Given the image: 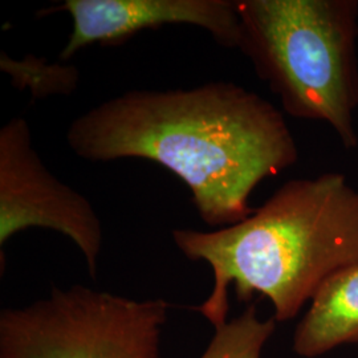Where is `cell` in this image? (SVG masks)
Here are the masks:
<instances>
[{"instance_id":"cell-5","label":"cell","mask_w":358,"mask_h":358,"mask_svg":"<svg viewBox=\"0 0 358 358\" xmlns=\"http://www.w3.org/2000/svg\"><path fill=\"white\" fill-rule=\"evenodd\" d=\"M69 238L96 276L103 224L90 201L56 178L32 145L29 124L13 117L0 129V247L28 229Z\"/></svg>"},{"instance_id":"cell-3","label":"cell","mask_w":358,"mask_h":358,"mask_svg":"<svg viewBox=\"0 0 358 358\" xmlns=\"http://www.w3.org/2000/svg\"><path fill=\"white\" fill-rule=\"evenodd\" d=\"M239 51L285 113L358 146L357 0H236Z\"/></svg>"},{"instance_id":"cell-1","label":"cell","mask_w":358,"mask_h":358,"mask_svg":"<svg viewBox=\"0 0 358 358\" xmlns=\"http://www.w3.org/2000/svg\"><path fill=\"white\" fill-rule=\"evenodd\" d=\"M65 138L85 161L140 158L170 170L201 219L219 229L250 217L256 186L299 158L282 112L230 81L128 90L78 115Z\"/></svg>"},{"instance_id":"cell-9","label":"cell","mask_w":358,"mask_h":358,"mask_svg":"<svg viewBox=\"0 0 358 358\" xmlns=\"http://www.w3.org/2000/svg\"><path fill=\"white\" fill-rule=\"evenodd\" d=\"M1 69L13 77L17 88H29L36 99L51 94H69L76 90L80 73L76 66L48 64L43 59L26 56L20 62L13 60L1 52Z\"/></svg>"},{"instance_id":"cell-6","label":"cell","mask_w":358,"mask_h":358,"mask_svg":"<svg viewBox=\"0 0 358 358\" xmlns=\"http://www.w3.org/2000/svg\"><path fill=\"white\" fill-rule=\"evenodd\" d=\"M57 10L72 17L60 60L96 43L121 44L145 29L173 24L199 27L227 50H238L242 38L236 0H65Z\"/></svg>"},{"instance_id":"cell-4","label":"cell","mask_w":358,"mask_h":358,"mask_svg":"<svg viewBox=\"0 0 358 358\" xmlns=\"http://www.w3.org/2000/svg\"><path fill=\"white\" fill-rule=\"evenodd\" d=\"M169 303L84 285L0 315V358H158Z\"/></svg>"},{"instance_id":"cell-8","label":"cell","mask_w":358,"mask_h":358,"mask_svg":"<svg viewBox=\"0 0 358 358\" xmlns=\"http://www.w3.org/2000/svg\"><path fill=\"white\" fill-rule=\"evenodd\" d=\"M275 321L259 320L251 304L241 316L215 328V336L201 358H260L275 331Z\"/></svg>"},{"instance_id":"cell-2","label":"cell","mask_w":358,"mask_h":358,"mask_svg":"<svg viewBox=\"0 0 358 358\" xmlns=\"http://www.w3.org/2000/svg\"><path fill=\"white\" fill-rule=\"evenodd\" d=\"M174 243L214 275L196 308L215 328L227 322L229 288L239 300L268 297L289 320L336 272L358 264V190L344 174L292 179L243 220L213 231L173 230Z\"/></svg>"},{"instance_id":"cell-7","label":"cell","mask_w":358,"mask_h":358,"mask_svg":"<svg viewBox=\"0 0 358 358\" xmlns=\"http://www.w3.org/2000/svg\"><path fill=\"white\" fill-rule=\"evenodd\" d=\"M358 343V264L321 284L296 328L294 350L315 358L343 344Z\"/></svg>"}]
</instances>
